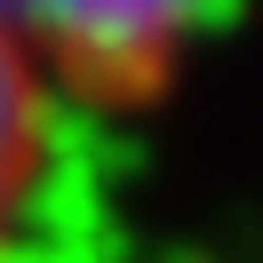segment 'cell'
I'll use <instances>...</instances> for the list:
<instances>
[{"label": "cell", "mask_w": 263, "mask_h": 263, "mask_svg": "<svg viewBox=\"0 0 263 263\" xmlns=\"http://www.w3.org/2000/svg\"><path fill=\"white\" fill-rule=\"evenodd\" d=\"M215 0H0V32L40 64L48 88H152Z\"/></svg>", "instance_id": "6da1fadb"}, {"label": "cell", "mask_w": 263, "mask_h": 263, "mask_svg": "<svg viewBox=\"0 0 263 263\" xmlns=\"http://www.w3.org/2000/svg\"><path fill=\"white\" fill-rule=\"evenodd\" d=\"M48 96L56 88L40 80V64L0 32V247L24 223V208L40 192V167H48Z\"/></svg>", "instance_id": "7a4b0ae2"}]
</instances>
